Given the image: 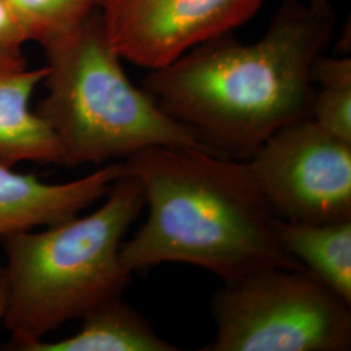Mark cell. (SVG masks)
Returning a JSON list of instances; mask_svg holds the SVG:
<instances>
[{"label": "cell", "instance_id": "cell-15", "mask_svg": "<svg viewBox=\"0 0 351 351\" xmlns=\"http://www.w3.org/2000/svg\"><path fill=\"white\" fill-rule=\"evenodd\" d=\"M27 40L24 27L7 0H0V52H23Z\"/></svg>", "mask_w": 351, "mask_h": 351}, {"label": "cell", "instance_id": "cell-2", "mask_svg": "<svg viewBox=\"0 0 351 351\" xmlns=\"http://www.w3.org/2000/svg\"><path fill=\"white\" fill-rule=\"evenodd\" d=\"M145 193L147 219L121 246L134 274L195 265L223 282L261 268L301 269L277 239L276 216L247 160L180 146H151L123 162Z\"/></svg>", "mask_w": 351, "mask_h": 351}, {"label": "cell", "instance_id": "cell-5", "mask_svg": "<svg viewBox=\"0 0 351 351\" xmlns=\"http://www.w3.org/2000/svg\"><path fill=\"white\" fill-rule=\"evenodd\" d=\"M202 351H349L351 304L307 269L267 267L223 282Z\"/></svg>", "mask_w": 351, "mask_h": 351}, {"label": "cell", "instance_id": "cell-10", "mask_svg": "<svg viewBox=\"0 0 351 351\" xmlns=\"http://www.w3.org/2000/svg\"><path fill=\"white\" fill-rule=\"evenodd\" d=\"M81 329L68 339L47 342L37 339L23 351H177L162 339L150 322L123 297L106 302L82 317Z\"/></svg>", "mask_w": 351, "mask_h": 351}, {"label": "cell", "instance_id": "cell-8", "mask_svg": "<svg viewBox=\"0 0 351 351\" xmlns=\"http://www.w3.org/2000/svg\"><path fill=\"white\" fill-rule=\"evenodd\" d=\"M124 173L123 162L111 163L65 184H45L36 176L13 172L0 163V239L3 236L69 220L107 195Z\"/></svg>", "mask_w": 351, "mask_h": 351}, {"label": "cell", "instance_id": "cell-3", "mask_svg": "<svg viewBox=\"0 0 351 351\" xmlns=\"http://www.w3.org/2000/svg\"><path fill=\"white\" fill-rule=\"evenodd\" d=\"M145 208L138 178L123 173L84 217L3 236L10 297L4 324L11 349L123 297L133 272L121 258L126 232Z\"/></svg>", "mask_w": 351, "mask_h": 351}, {"label": "cell", "instance_id": "cell-4", "mask_svg": "<svg viewBox=\"0 0 351 351\" xmlns=\"http://www.w3.org/2000/svg\"><path fill=\"white\" fill-rule=\"evenodd\" d=\"M43 49L47 95L36 112L59 142L62 165L126 159L151 146L207 150L189 128L130 82L98 10Z\"/></svg>", "mask_w": 351, "mask_h": 351}, {"label": "cell", "instance_id": "cell-9", "mask_svg": "<svg viewBox=\"0 0 351 351\" xmlns=\"http://www.w3.org/2000/svg\"><path fill=\"white\" fill-rule=\"evenodd\" d=\"M47 66L30 69L23 52H0V163L62 164L50 126L29 107Z\"/></svg>", "mask_w": 351, "mask_h": 351}, {"label": "cell", "instance_id": "cell-14", "mask_svg": "<svg viewBox=\"0 0 351 351\" xmlns=\"http://www.w3.org/2000/svg\"><path fill=\"white\" fill-rule=\"evenodd\" d=\"M311 81L320 88L351 85L350 58H326L320 53L311 66Z\"/></svg>", "mask_w": 351, "mask_h": 351}, {"label": "cell", "instance_id": "cell-17", "mask_svg": "<svg viewBox=\"0 0 351 351\" xmlns=\"http://www.w3.org/2000/svg\"><path fill=\"white\" fill-rule=\"evenodd\" d=\"M311 1H315V3H324V1H328V0H311Z\"/></svg>", "mask_w": 351, "mask_h": 351}, {"label": "cell", "instance_id": "cell-11", "mask_svg": "<svg viewBox=\"0 0 351 351\" xmlns=\"http://www.w3.org/2000/svg\"><path fill=\"white\" fill-rule=\"evenodd\" d=\"M282 249L351 304V220L290 223L276 219Z\"/></svg>", "mask_w": 351, "mask_h": 351}, {"label": "cell", "instance_id": "cell-13", "mask_svg": "<svg viewBox=\"0 0 351 351\" xmlns=\"http://www.w3.org/2000/svg\"><path fill=\"white\" fill-rule=\"evenodd\" d=\"M311 119L332 136L351 143V85L320 88L314 94Z\"/></svg>", "mask_w": 351, "mask_h": 351}, {"label": "cell", "instance_id": "cell-16", "mask_svg": "<svg viewBox=\"0 0 351 351\" xmlns=\"http://www.w3.org/2000/svg\"><path fill=\"white\" fill-rule=\"evenodd\" d=\"M8 297H10V287H8V278L4 267L0 268V323L4 322V316L7 313L8 306Z\"/></svg>", "mask_w": 351, "mask_h": 351}, {"label": "cell", "instance_id": "cell-6", "mask_svg": "<svg viewBox=\"0 0 351 351\" xmlns=\"http://www.w3.org/2000/svg\"><path fill=\"white\" fill-rule=\"evenodd\" d=\"M277 219L351 220V143L303 119L278 129L247 160Z\"/></svg>", "mask_w": 351, "mask_h": 351}, {"label": "cell", "instance_id": "cell-1", "mask_svg": "<svg viewBox=\"0 0 351 351\" xmlns=\"http://www.w3.org/2000/svg\"><path fill=\"white\" fill-rule=\"evenodd\" d=\"M335 21L329 1L285 0L256 42H203L150 71L142 88L207 150L249 160L278 129L311 119V66Z\"/></svg>", "mask_w": 351, "mask_h": 351}, {"label": "cell", "instance_id": "cell-12", "mask_svg": "<svg viewBox=\"0 0 351 351\" xmlns=\"http://www.w3.org/2000/svg\"><path fill=\"white\" fill-rule=\"evenodd\" d=\"M29 40L42 47L72 32L101 7V0H7Z\"/></svg>", "mask_w": 351, "mask_h": 351}, {"label": "cell", "instance_id": "cell-7", "mask_svg": "<svg viewBox=\"0 0 351 351\" xmlns=\"http://www.w3.org/2000/svg\"><path fill=\"white\" fill-rule=\"evenodd\" d=\"M264 0H101V20L113 49L149 71L193 47L230 33Z\"/></svg>", "mask_w": 351, "mask_h": 351}]
</instances>
